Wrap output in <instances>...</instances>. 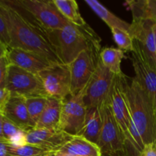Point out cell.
<instances>
[{"label":"cell","mask_w":156,"mask_h":156,"mask_svg":"<svg viewBox=\"0 0 156 156\" xmlns=\"http://www.w3.org/2000/svg\"><path fill=\"white\" fill-rule=\"evenodd\" d=\"M11 96V93L6 88H0V114L2 115V111L5 104Z\"/></svg>","instance_id":"29"},{"label":"cell","mask_w":156,"mask_h":156,"mask_svg":"<svg viewBox=\"0 0 156 156\" xmlns=\"http://www.w3.org/2000/svg\"><path fill=\"white\" fill-rule=\"evenodd\" d=\"M73 137L58 129H32L27 132L26 142L56 153Z\"/></svg>","instance_id":"13"},{"label":"cell","mask_w":156,"mask_h":156,"mask_svg":"<svg viewBox=\"0 0 156 156\" xmlns=\"http://www.w3.org/2000/svg\"><path fill=\"white\" fill-rule=\"evenodd\" d=\"M48 97L65 100L71 96L69 66L56 62L39 73Z\"/></svg>","instance_id":"10"},{"label":"cell","mask_w":156,"mask_h":156,"mask_svg":"<svg viewBox=\"0 0 156 156\" xmlns=\"http://www.w3.org/2000/svg\"><path fill=\"white\" fill-rule=\"evenodd\" d=\"M49 37L61 63L69 65L80 53L94 47L100 50L101 39L89 25L85 27L70 24L49 31Z\"/></svg>","instance_id":"2"},{"label":"cell","mask_w":156,"mask_h":156,"mask_svg":"<svg viewBox=\"0 0 156 156\" xmlns=\"http://www.w3.org/2000/svg\"><path fill=\"white\" fill-rule=\"evenodd\" d=\"M2 127H3V116L2 115V114H0V140H5L4 138V135H3Z\"/></svg>","instance_id":"34"},{"label":"cell","mask_w":156,"mask_h":156,"mask_svg":"<svg viewBox=\"0 0 156 156\" xmlns=\"http://www.w3.org/2000/svg\"><path fill=\"white\" fill-rule=\"evenodd\" d=\"M63 101L62 99L48 97L45 109L40 117L34 129H58Z\"/></svg>","instance_id":"18"},{"label":"cell","mask_w":156,"mask_h":156,"mask_svg":"<svg viewBox=\"0 0 156 156\" xmlns=\"http://www.w3.org/2000/svg\"><path fill=\"white\" fill-rule=\"evenodd\" d=\"M51 153L54 152L27 143L21 146H9L11 156H48Z\"/></svg>","instance_id":"25"},{"label":"cell","mask_w":156,"mask_h":156,"mask_svg":"<svg viewBox=\"0 0 156 156\" xmlns=\"http://www.w3.org/2000/svg\"><path fill=\"white\" fill-rule=\"evenodd\" d=\"M114 76L99 57L95 72L85 87L84 100L87 108L102 106L109 97Z\"/></svg>","instance_id":"11"},{"label":"cell","mask_w":156,"mask_h":156,"mask_svg":"<svg viewBox=\"0 0 156 156\" xmlns=\"http://www.w3.org/2000/svg\"><path fill=\"white\" fill-rule=\"evenodd\" d=\"M153 32L154 36H155V49H156V24L153 25Z\"/></svg>","instance_id":"35"},{"label":"cell","mask_w":156,"mask_h":156,"mask_svg":"<svg viewBox=\"0 0 156 156\" xmlns=\"http://www.w3.org/2000/svg\"><path fill=\"white\" fill-rule=\"evenodd\" d=\"M7 57L11 64L35 75H39L52 64L56 63L41 55L19 48L8 49Z\"/></svg>","instance_id":"14"},{"label":"cell","mask_w":156,"mask_h":156,"mask_svg":"<svg viewBox=\"0 0 156 156\" xmlns=\"http://www.w3.org/2000/svg\"><path fill=\"white\" fill-rule=\"evenodd\" d=\"M60 13L73 24L80 27H88L79 12V5L75 0H53Z\"/></svg>","instance_id":"22"},{"label":"cell","mask_w":156,"mask_h":156,"mask_svg":"<svg viewBox=\"0 0 156 156\" xmlns=\"http://www.w3.org/2000/svg\"><path fill=\"white\" fill-rule=\"evenodd\" d=\"M142 156H156V146L155 143L146 145Z\"/></svg>","instance_id":"30"},{"label":"cell","mask_w":156,"mask_h":156,"mask_svg":"<svg viewBox=\"0 0 156 156\" xmlns=\"http://www.w3.org/2000/svg\"><path fill=\"white\" fill-rule=\"evenodd\" d=\"M8 48L0 41V58L7 55Z\"/></svg>","instance_id":"33"},{"label":"cell","mask_w":156,"mask_h":156,"mask_svg":"<svg viewBox=\"0 0 156 156\" xmlns=\"http://www.w3.org/2000/svg\"><path fill=\"white\" fill-rule=\"evenodd\" d=\"M101 110L103 126L98 145L101 153H111L123 150L125 149L124 140L114 117L109 97L102 105Z\"/></svg>","instance_id":"12"},{"label":"cell","mask_w":156,"mask_h":156,"mask_svg":"<svg viewBox=\"0 0 156 156\" xmlns=\"http://www.w3.org/2000/svg\"><path fill=\"white\" fill-rule=\"evenodd\" d=\"M99 53L98 49L91 47L69 65L71 74V96L79 94L87 86L97 68Z\"/></svg>","instance_id":"9"},{"label":"cell","mask_w":156,"mask_h":156,"mask_svg":"<svg viewBox=\"0 0 156 156\" xmlns=\"http://www.w3.org/2000/svg\"><path fill=\"white\" fill-rule=\"evenodd\" d=\"M99 57L103 65L114 76L123 74L121 62L124 58V51L114 47H105L99 53Z\"/></svg>","instance_id":"23"},{"label":"cell","mask_w":156,"mask_h":156,"mask_svg":"<svg viewBox=\"0 0 156 156\" xmlns=\"http://www.w3.org/2000/svg\"><path fill=\"white\" fill-rule=\"evenodd\" d=\"M125 77L126 75L123 73L120 76H114L109 95L110 102L114 117L124 140L125 149L133 156H142V153L136 149L130 136L133 121L125 93Z\"/></svg>","instance_id":"4"},{"label":"cell","mask_w":156,"mask_h":156,"mask_svg":"<svg viewBox=\"0 0 156 156\" xmlns=\"http://www.w3.org/2000/svg\"><path fill=\"white\" fill-rule=\"evenodd\" d=\"M5 88L11 94L23 96L26 98L37 96L48 97L38 75L33 74L13 64L9 66Z\"/></svg>","instance_id":"7"},{"label":"cell","mask_w":156,"mask_h":156,"mask_svg":"<svg viewBox=\"0 0 156 156\" xmlns=\"http://www.w3.org/2000/svg\"><path fill=\"white\" fill-rule=\"evenodd\" d=\"M24 11L47 31L63 28L70 23L60 13L53 0H16L7 1Z\"/></svg>","instance_id":"5"},{"label":"cell","mask_w":156,"mask_h":156,"mask_svg":"<svg viewBox=\"0 0 156 156\" xmlns=\"http://www.w3.org/2000/svg\"><path fill=\"white\" fill-rule=\"evenodd\" d=\"M56 156H78V155H66V154H62V153H58L56 152Z\"/></svg>","instance_id":"36"},{"label":"cell","mask_w":156,"mask_h":156,"mask_svg":"<svg viewBox=\"0 0 156 156\" xmlns=\"http://www.w3.org/2000/svg\"><path fill=\"white\" fill-rule=\"evenodd\" d=\"M154 143H155L156 146V115H155V141H154Z\"/></svg>","instance_id":"37"},{"label":"cell","mask_w":156,"mask_h":156,"mask_svg":"<svg viewBox=\"0 0 156 156\" xmlns=\"http://www.w3.org/2000/svg\"><path fill=\"white\" fill-rule=\"evenodd\" d=\"M10 61L7 57V55L0 58V88H5L7 82Z\"/></svg>","instance_id":"27"},{"label":"cell","mask_w":156,"mask_h":156,"mask_svg":"<svg viewBox=\"0 0 156 156\" xmlns=\"http://www.w3.org/2000/svg\"><path fill=\"white\" fill-rule=\"evenodd\" d=\"M47 100L48 97L47 96H37V97H30L26 98V105H27L29 117L34 125V128L40 117L45 109Z\"/></svg>","instance_id":"24"},{"label":"cell","mask_w":156,"mask_h":156,"mask_svg":"<svg viewBox=\"0 0 156 156\" xmlns=\"http://www.w3.org/2000/svg\"><path fill=\"white\" fill-rule=\"evenodd\" d=\"M125 93L131 119L144 146L155 141V114L152 103L135 77L126 76Z\"/></svg>","instance_id":"3"},{"label":"cell","mask_w":156,"mask_h":156,"mask_svg":"<svg viewBox=\"0 0 156 156\" xmlns=\"http://www.w3.org/2000/svg\"><path fill=\"white\" fill-rule=\"evenodd\" d=\"M0 41L7 47L8 49L10 47L11 40L8 31L7 25L5 21L3 18L2 15L0 12Z\"/></svg>","instance_id":"28"},{"label":"cell","mask_w":156,"mask_h":156,"mask_svg":"<svg viewBox=\"0 0 156 156\" xmlns=\"http://www.w3.org/2000/svg\"><path fill=\"white\" fill-rule=\"evenodd\" d=\"M154 23L150 21L133 19L130 23L129 34L133 39L139 41L145 53L153 63L156 64V49L153 32Z\"/></svg>","instance_id":"16"},{"label":"cell","mask_w":156,"mask_h":156,"mask_svg":"<svg viewBox=\"0 0 156 156\" xmlns=\"http://www.w3.org/2000/svg\"><path fill=\"white\" fill-rule=\"evenodd\" d=\"M2 116L27 132L34 129L27 111L26 98L23 96L11 94L4 107Z\"/></svg>","instance_id":"15"},{"label":"cell","mask_w":156,"mask_h":156,"mask_svg":"<svg viewBox=\"0 0 156 156\" xmlns=\"http://www.w3.org/2000/svg\"><path fill=\"white\" fill-rule=\"evenodd\" d=\"M85 88L79 94L65 99L61 111L58 129L72 136H78L82 131L85 122L87 107L85 105Z\"/></svg>","instance_id":"8"},{"label":"cell","mask_w":156,"mask_h":156,"mask_svg":"<svg viewBox=\"0 0 156 156\" xmlns=\"http://www.w3.org/2000/svg\"><path fill=\"white\" fill-rule=\"evenodd\" d=\"M85 3L92 9L93 12L99 17L101 20H103L110 29L118 28L122 30L127 32L129 34L130 32V23H127L123 21L118 16L108 10L105 8L101 3L96 0H85ZM130 35V34H129Z\"/></svg>","instance_id":"20"},{"label":"cell","mask_w":156,"mask_h":156,"mask_svg":"<svg viewBox=\"0 0 156 156\" xmlns=\"http://www.w3.org/2000/svg\"><path fill=\"white\" fill-rule=\"evenodd\" d=\"M130 59L136 79L149 97L156 115V64L149 59L140 43L136 40Z\"/></svg>","instance_id":"6"},{"label":"cell","mask_w":156,"mask_h":156,"mask_svg":"<svg viewBox=\"0 0 156 156\" xmlns=\"http://www.w3.org/2000/svg\"><path fill=\"white\" fill-rule=\"evenodd\" d=\"M101 156H133L131 155L126 149L117 151L115 152H111V153H102Z\"/></svg>","instance_id":"32"},{"label":"cell","mask_w":156,"mask_h":156,"mask_svg":"<svg viewBox=\"0 0 156 156\" xmlns=\"http://www.w3.org/2000/svg\"><path fill=\"white\" fill-rule=\"evenodd\" d=\"M113 39L123 51L133 52L134 50V40L127 32L118 28L111 29Z\"/></svg>","instance_id":"26"},{"label":"cell","mask_w":156,"mask_h":156,"mask_svg":"<svg viewBox=\"0 0 156 156\" xmlns=\"http://www.w3.org/2000/svg\"><path fill=\"white\" fill-rule=\"evenodd\" d=\"M48 156H56V153H55V152H54V153H51L50 155H49Z\"/></svg>","instance_id":"38"},{"label":"cell","mask_w":156,"mask_h":156,"mask_svg":"<svg viewBox=\"0 0 156 156\" xmlns=\"http://www.w3.org/2000/svg\"><path fill=\"white\" fill-rule=\"evenodd\" d=\"M0 12L5 21L10 37L9 48L33 52L52 62L61 63L50 39L49 31L24 11L12 5L7 1L0 0Z\"/></svg>","instance_id":"1"},{"label":"cell","mask_w":156,"mask_h":156,"mask_svg":"<svg viewBox=\"0 0 156 156\" xmlns=\"http://www.w3.org/2000/svg\"><path fill=\"white\" fill-rule=\"evenodd\" d=\"M126 5L132 12L133 19L156 24V0H131L126 1Z\"/></svg>","instance_id":"21"},{"label":"cell","mask_w":156,"mask_h":156,"mask_svg":"<svg viewBox=\"0 0 156 156\" xmlns=\"http://www.w3.org/2000/svg\"><path fill=\"white\" fill-rule=\"evenodd\" d=\"M10 144L5 140H0V156H11L9 154Z\"/></svg>","instance_id":"31"},{"label":"cell","mask_w":156,"mask_h":156,"mask_svg":"<svg viewBox=\"0 0 156 156\" xmlns=\"http://www.w3.org/2000/svg\"><path fill=\"white\" fill-rule=\"evenodd\" d=\"M57 152L78 156H101L102 154L98 145L79 136H74Z\"/></svg>","instance_id":"19"},{"label":"cell","mask_w":156,"mask_h":156,"mask_svg":"<svg viewBox=\"0 0 156 156\" xmlns=\"http://www.w3.org/2000/svg\"><path fill=\"white\" fill-rule=\"evenodd\" d=\"M102 126L103 120L101 107L87 108L85 124L78 136L84 137L88 141L98 145Z\"/></svg>","instance_id":"17"}]
</instances>
